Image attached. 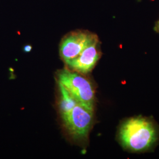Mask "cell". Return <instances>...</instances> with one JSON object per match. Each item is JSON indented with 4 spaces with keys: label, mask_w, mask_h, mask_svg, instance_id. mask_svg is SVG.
<instances>
[{
    "label": "cell",
    "mask_w": 159,
    "mask_h": 159,
    "mask_svg": "<svg viewBox=\"0 0 159 159\" xmlns=\"http://www.w3.org/2000/svg\"><path fill=\"white\" fill-rule=\"evenodd\" d=\"M122 145L135 152H143L151 148L157 139V133L153 123L142 117L127 120L119 131Z\"/></svg>",
    "instance_id": "obj_1"
},
{
    "label": "cell",
    "mask_w": 159,
    "mask_h": 159,
    "mask_svg": "<svg viewBox=\"0 0 159 159\" xmlns=\"http://www.w3.org/2000/svg\"><path fill=\"white\" fill-rule=\"evenodd\" d=\"M57 79L80 103L94 108L95 91L90 81L69 69L59 70Z\"/></svg>",
    "instance_id": "obj_2"
},
{
    "label": "cell",
    "mask_w": 159,
    "mask_h": 159,
    "mask_svg": "<svg viewBox=\"0 0 159 159\" xmlns=\"http://www.w3.org/2000/svg\"><path fill=\"white\" fill-rule=\"evenodd\" d=\"M63 120L68 135L75 140H85L94 121V108L78 103Z\"/></svg>",
    "instance_id": "obj_3"
},
{
    "label": "cell",
    "mask_w": 159,
    "mask_h": 159,
    "mask_svg": "<svg viewBox=\"0 0 159 159\" xmlns=\"http://www.w3.org/2000/svg\"><path fill=\"white\" fill-rule=\"evenodd\" d=\"M98 39L96 34L83 30H75L64 36L59 46V53L64 63L77 57L87 46Z\"/></svg>",
    "instance_id": "obj_4"
},
{
    "label": "cell",
    "mask_w": 159,
    "mask_h": 159,
    "mask_svg": "<svg viewBox=\"0 0 159 159\" xmlns=\"http://www.w3.org/2000/svg\"><path fill=\"white\" fill-rule=\"evenodd\" d=\"M98 39L87 46L79 55L65 63L68 69L81 74L90 73L100 57Z\"/></svg>",
    "instance_id": "obj_5"
},
{
    "label": "cell",
    "mask_w": 159,
    "mask_h": 159,
    "mask_svg": "<svg viewBox=\"0 0 159 159\" xmlns=\"http://www.w3.org/2000/svg\"><path fill=\"white\" fill-rule=\"evenodd\" d=\"M58 89V107L61 119L68 116L74 107L80 103L61 83L57 82Z\"/></svg>",
    "instance_id": "obj_6"
},
{
    "label": "cell",
    "mask_w": 159,
    "mask_h": 159,
    "mask_svg": "<svg viewBox=\"0 0 159 159\" xmlns=\"http://www.w3.org/2000/svg\"><path fill=\"white\" fill-rule=\"evenodd\" d=\"M23 50L25 52H30L32 50V46L31 45H25L24 47Z\"/></svg>",
    "instance_id": "obj_7"
},
{
    "label": "cell",
    "mask_w": 159,
    "mask_h": 159,
    "mask_svg": "<svg viewBox=\"0 0 159 159\" xmlns=\"http://www.w3.org/2000/svg\"><path fill=\"white\" fill-rule=\"evenodd\" d=\"M155 29H156V30L157 31H158L159 33V21L157 22V23Z\"/></svg>",
    "instance_id": "obj_8"
}]
</instances>
